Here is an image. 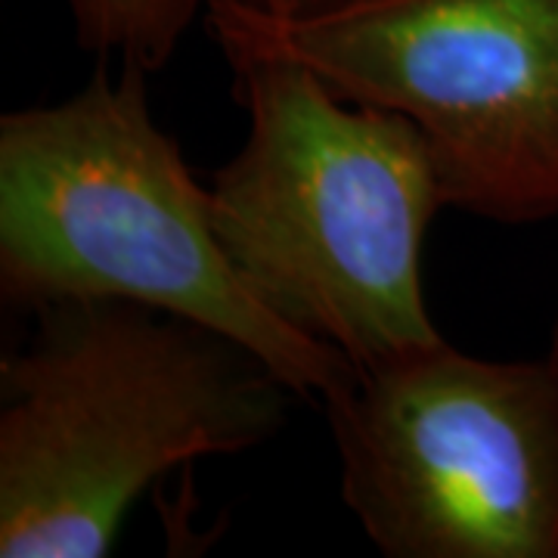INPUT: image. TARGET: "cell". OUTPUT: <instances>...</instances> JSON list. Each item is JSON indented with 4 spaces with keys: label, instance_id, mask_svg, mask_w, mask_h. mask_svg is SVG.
Masks as SVG:
<instances>
[{
    "label": "cell",
    "instance_id": "obj_1",
    "mask_svg": "<svg viewBox=\"0 0 558 558\" xmlns=\"http://www.w3.org/2000/svg\"><path fill=\"white\" fill-rule=\"evenodd\" d=\"M0 357V556L100 558L153 481L277 438L301 400L240 341L134 301H65Z\"/></svg>",
    "mask_w": 558,
    "mask_h": 558
},
{
    "label": "cell",
    "instance_id": "obj_7",
    "mask_svg": "<svg viewBox=\"0 0 558 558\" xmlns=\"http://www.w3.org/2000/svg\"><path fill=\"white\" fill-rule=\"evenodd\" d=\"M218 3H230L236 10L255 13V16H270V20H299V16H314L323 10H336L351 0H218Z\"/></svg>",
    "mask_w": 558,
    "mask_h": 558
},
{
    "label": "cell",
    "instance_id": "obj_5",
    "mask_svg": "<svg viewBox=\"0 0 558 558\" xmlns=\"http://www.w3.org/2000/svg\"><path fill=\"white\" fill-rule=\"evenodd\" d=\"M339 487L385 558H558V369L444 339L323 398Z\"/></svg>",
    "mask_w": 558,
    "mask_h": 558
},
{
    "label": "cell",
    "instance_id": "obj_8",
    "mask_svg": "<svg viewBox=\"0 0 558 558\" xmlns=\"http://www.w3.org/2000/svg\"><path fill=\"white\" fill-rule=\"evenodd\" d=\"M546 357L553 360L558 369V317H556V323H553V341H549V354H546Z\"/></svg>",
    "mask_w": 558,
    "mask_h": 558
},
{
    "label": "cell",
    "instance_id": "obj_3",
    "mask_svg": "<svg viewBox=\"0 0 558 558\" xmlns=\"http://www.w3.org/2000/svg\"><path fill=\"white\" fill-rule=\"evenodd\" d=\"M146 75L100 62L69 100L0 119V299L20 314L134 301L196 319L301 400H323L354 363L248 292L215 233L208 183L149 112Z\"/></svg>",
    "mask_w": 558,
    "mask_h": 558
},
{
    "label": "cell",
    "instance_id": "obj_2",
    "mask_svg": "<svg viewBox=\"0 0 558 558\" xmlns=\"http://www.w3.org/2000/svg\"><path fill=\"white\" fill-rule=\"evenodd\" d=\"M215 44L248 137L211 174L208 199L248 292L354 366L444 339L425 307L422 245L447 202L422 131L344 100L299 60Z\"/></svg>",
    "mask_w": 558,
    "mask_h": 558
},
{
    "label": "cell",
    "instance_id": "obj_4",
    "mask_svg": "<svg viewBox=\"0 0 558 558\" xmlns=\"http://www.w3.org/2000/svg\"><path fill=\"white\" fill-rule=\"evenodd\" d=\"M205 25L413 121L447 208L509 227L558 218V0H351L299 20L208 0Z\"/></svg>",
    "mask_w": 558,
    "mask_h": 558
},
{
    "label": "cell",
    "instance_id": "obj_6",
    "mask_svg": "<svg viewBox=\"0 0 558 558\" xmlns=\"http://www.w3.org/2000/svg\"><path fill=\"white\" fill-rule=\"evenodd\" d=\"M202 7L205 0H69L81 50L143 72L168 65Z\"/></svg>",
    "mask_w": 558,
    "mask_h": 558
}]
</instances>
